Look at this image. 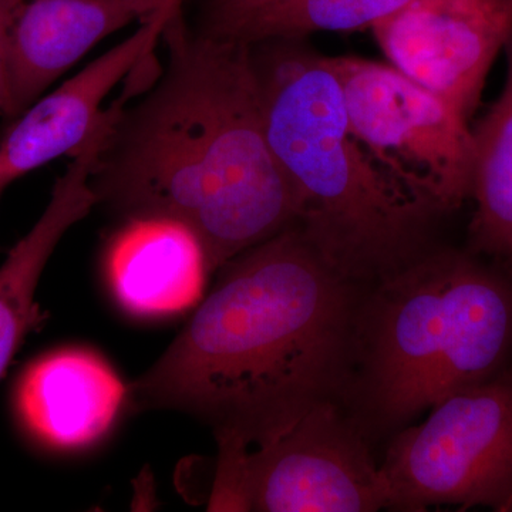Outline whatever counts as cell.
Returning <instances> with one entry per match:
<instances>
[{
  "label": "cell",
  "mask_w": 512,
  "mask_h": 512,
  "mask_svg": "<svg viewBox=\"0 0 512 512\" xmlns=\"http://www.w3.org/2000/svg\"><path fill=\"white\" fill-rule=\"evenodd\" d=\"M2 191H3L2 188H0V192H2Z\"/></svg>",
  "instance_id": "obj_19"
},
{
  "label": "cell",
  "mask_w": 512,
  "mask_h": 512,
  "mask_svg": "<svg viewBox=\"0 0 512 512\" xmlns=\"http://www.w3.org/2000/svg\"><path fill=\"white\" fill-rule=\"evenodd\" d=\"M127 396V384L99 353L62 348L30 363L16 387L15 406L37 443L67 453L109 436Z\"/></svg>",
  "instance_id": "obj_11"
},
{
  "label": "cell",
  "mask_w": 512,
  "mask_h": 512,
  "mask_svg": "<svg viewBox=\"0 0 512 512\" xmlns=\"http://www.w3.org/2000/svg\"><path fill=\"white\" fill-rule=\"evenodd\" d=\"M110 130L101 123L72 156L42 217L0 266V377L40 318L35 296L47 261L63 235L97 205L90 178Z\"/></svg>",
  "instance_id": "obj_13"
},
{
  "label": "cell",
  "mask_w": 512,
  "mask_h": 512,
  "mask_svg": "<svg viewBox=\"0 0 512 512\" xmlns=\"http://www.w3.org/2000/svg\"><path fill=\"white\" fill-rule=\"evenodd\" d=\"M329 62L350 127L383 173L436 215L460 208L473 181L468 119L392 64L356 56Z\"/></svg>",
  "instance_id": "obj_6"
},
{
  "label": "cell",
  "mask_w": 512,
  "mask_h": 512,
  "mask_svg": "<svg viewBox=\"0 0 512 512\" xmlns=\"http://www.w3.org/2000/svg\"><path fill=\"white\" fill-rule=\"evenodd\" d=\"M397 70L470 120L512 32V0H413L372 28Z\"/></svg>",
  "instance_id": "obj_8"
},
{
  "label": "cell",
  "mask_w": 512,
  "mask_h": 512,
  "mask_svg": "<svg viewBox=\"0 0 512 512\" xmlns=\"http://www.w3.org/2000/svg\"><path fill=\"white\" fill-rule=\"evenodd\" d=\"M507 80L473 134L471 248L512 261V32L504 45Z\"/></svg>",
  "instance_id": "obj_14"
},
{
  "label": "cell",
  "mask_w": 512,
  "mask_h": 512,
  "mask_svg": "<svg viewBox=\"0 0 512 512\" xmlns=\"http://www.w3.org/2000/svg\"><path fill=\"white\" fill-rule=\"evenodd\" d=\"M167 69L126 107L92 178L97 205L124 218L165 215L190 225L212 271L299 220V205L266 134L251 43L165 26Z\"/></svg>",
  "instance_id": "obj_2"
},
{
  "label": "cell",
  "mask_w": 512,
  "mask_h": 512,
  "mask_svg": "<svg viewBox=\"0 0 512 512\" xmlns=\"http://www.w3.org/2000/svg\"><path fill=\"white\" fill-rule=\"evenodd\" d=\"M124 220L103 258L106 284L121 311L157 320L197 308L214 272L197 232L165 215Z\"/></svg>",
  "instance_id": "obj_10"
},
{
  "label": "cell",
  "mask_w": 512,
  "mask_h": 512,
  "mask_svg": "<svg viewBox=\"0 0 512 512\" xmlns=\"http://www.w3.org/2000/svg\"><path fill=\"white\" fill-rule=\"evenodd\" d=\"M386 510L512 511V369L447 397L393 434L380 464Z\"/></svg>",
  "instance_id": "obj_5"
},
{
  "label": "cell",
  "mask_w": 512,
  "mask_h": 512,
  "mask_svg": "<svg viewBox=\"0 0 512 512\" xmlns=\"http://www.w3.org/2000/svg\"><path fill=\"white\" fill-rule=\"evenodd\" d=\"M0 113L9 117L10 100L8 89V69H6V6L0 0Z\"/></svg>",
  "instance_id": "obj_17"
},
{
  "label": "cell",
  "mask_w": 512,
  "mask_h": 512,
  "mask_svg": "<svg viewBox=\"0 0 512 512\" xmlns=\"http://www.w3.org/2000/svg\"><path fill=\"white\" fill-rule=\"evenodd\" d=\"M511 353V282L473 256L433 247L363 289L342 406L367 439L393 436L503 373Z\"/></svg>",
  "instance_id": "obj_4"
},
{
  "label": "cell",
  "mask_w": 512,
  "mask_h": 512,
  "mask_svg": "<svg viewBox=\"0 0 512 512\" xmlns=\"http://www.w3.org/2000/svg\"><path fill=\"white\" fill-rule=\"evenodd\" d=\"M285 0H202L201 25L207 35L231 37L248 20Z\"/></svg>",
  "instance_id": "obj_16"
},
{
  "label": "cell",
  "mask_w": 512,
  "mask_h": 512,
  "mask_svg": "<svg viewBox=\"0 0 512 512\" xmlns=\"http://www.w3.org/2000/svg\"><path fill=\"white\" fill-rule=\"evenodd\" d=\"M9 117L104 37L138 19L123 0H5Z\"/></svg>",
  "instance_id": "obj_12"
},
{
  "label": "cell",
  "mask_w": 512,
  "mask_h": 512,
  "mask_svg": "<svg viewBox=\"0 0 512 512\" xmlns=\"http://www.w3.org/2000/svg\"><path fill=\"white\" fill-rule=\"evenodd\" d=\"M123 2L136 12L138 19L144 20L153 15L163 5L164 0H123Z\"/></svg>",
  "instance_id": "obj_18"
},
{
  "label": "cell",
  "mask_w": 512,
  "mask_h": 512,
  "mask_svg": "<svg viewBox=\"0 0 512 512\" xmlns=\"http://www.w3.org/2000/svg\"><path fill=\"white\" fill-rule=\"evenodd\" d=\"M266 134L299 205V227L362 286L433 248L436 214L393 183L350 127L329 57L305 37L252 43Z\"/></svg>",
  "instance_id": "obj_3"
},
{
  "label": "cell",
  "mask_w": 512,
  "mask_h": 512,
  "mask_svg": "<svg viewBox=\"0 0 512 512\" xmlns=\"http://www.w3.org/2000/svg\"><path fill=\"white\" fill-rule=\"evenodd\" d=\"M370 440L340 402L316 404L245 457L239 511L386 510Z\"/></svg>",
  "instance_id": "obj_7"
},
{
  "label": "cell",
  "mask_w": 512,
  "mask_h": 512,
  "mask_svg": "<svg viewBox=\"0 0 512 512\" xmlns=\"http://www.w3.org/2000/svg\"><path fill=\"white\" fill-rule=\"evenodd\" d=\"M413 0H285L248 20L232 39L258 43L306 37L315 32L372 29Z\"/></svg>",
  "instance_id": "obj_15"
},
{
  "label": "cell",
  "mask_w": 512,
  "mask_h": 512,
  "mask_svg": "<svg viewBox=\"0 0 512 512\" xmlns=\"http://www.w3.org/2000/svg\"><path fill=\"white\" fill-rule=\"evenodd\" d=\"M363 289L296 222L222 266L180 335L128 386L127 404L191 414L215 440L261 446L316 404L342 403Z\"/></svg>",
  "instance_id": "obj_1"
},
{
  "label": "cell",
  "mask_w": 512,
  "mask_h": 512,
  "mask_svg": "<svg viewBox=\"0 0 512 512\" xmlns=\"http://www.w3.org/2000/svg\"><path fill=\"white\" fill-rule=\"evenodd\" d=\"M184 0H164L124 42L28 107L0 138V188L62 156L77 153L97 127L107 94L143 64Z\"/></svg>",
  "instance_id": "obj_9"
}]
</instances>
